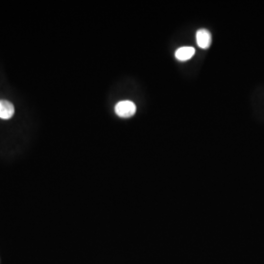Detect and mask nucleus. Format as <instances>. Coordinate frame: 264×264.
<instances>
[{
  "mask_svg": "<svg viewBox=\"0 0 264 264\" xmlns=\"http://www.w3.org/2000/svg\"><path fill=\"white\" fill-rule=\"evenodd\" d=\"M136 112V106L131 101H120L116 106V113L121 118H130Z\"/></svg>",
  "mask_w": 264,
  "mask_h": 264,
  "instance_id": "f257e3e1",
  "label": "nucleus"
},
{
  "mask_svg": "<svg viewBox=\"0 0 264 264\" xmlns=\"http://www.w3.org/2000/svg\"><path fill=\"white\" fill-rule=\"evenodd\" d=\"M15 114L14 105L7 100H0V119L9 120Z\"/></svg>",
  "mask_w": 264,
  "mask_h": 264,
  "instance_id": "f03ea898",
  "label": "nucleus"
},
{
  "mask_svg": "<svg viewBox=\"0 0 264 264\" xmlns=\"http://www.w3.org/2000/svg\"><path fill=\"white\" fill-rule=\"evenodd\" d=\"M196 40L200 48L207 49L211 45L212 36L208 30L199 29L196 33Z\"/></svg>",
  "mask_w": 264,
  "mask_h": 264,
  "instance_id": "7ed1b4c3",
  "label": "nucleus"
},
{
  "mask_svg": "<svg viewBox=\"0 0 264 264\" xmlns=\"http://www.w3.org/2000/svg\"><path fill=\"white\" fill-rule=\"evenodd\" d=\"M195 54V49L193 47H181L175 52V57L178 61H187L191 59Z\"/></svg>",
  "mask_w": 264,
  "mask_h": 264,
  "instance_id": "20e7f679",
  "label": "nucleus"
}]
</instances>
